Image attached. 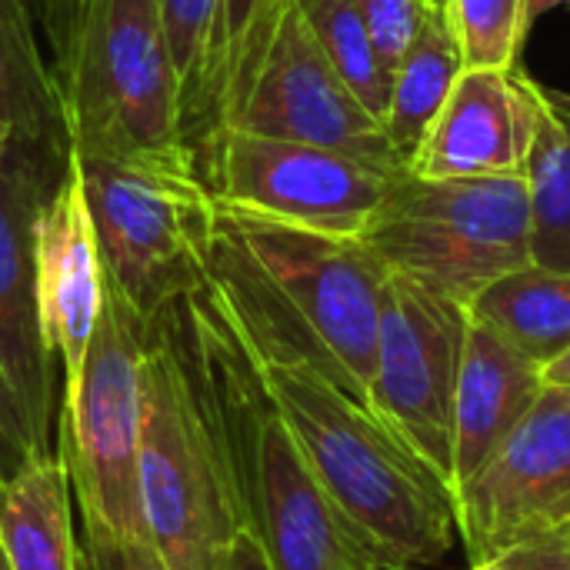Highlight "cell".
<instances>
[{"label": "cell", "instance_id": "31", "mask_svg": "<svg viewBox=\"0 0 570 570\" xmlns=\"http://www.w3.org/2000/svg\"><path fill=\"white\" fill-rule=\"evenodd\" d=\"M541 374H544V384H551V387H570V351H564L558 361L544 364Z\"/></svg>", "mask_w": 570, "mask_h": 570}, {"label": "cell", "instance_id": "14", "mask_svg": "<svg viewBox=\"0 0 570 570\" xmlns=\"http://www.w3.org/2000/svg\"><path fill=\"white\" fill-rule=\"evenodd\" d=\"M50 184L23 164H0V371L20 404L30 451H53L50 428L60 407L33 271V220Z\"/></svg>", "mask_w": 570, "mask_h": 570}, {"label": "cell", "instance_id": "12", "mask_svg": "<svg viewBox=\"0 0 570 570\" xmlns=\"http://www.w3.org/2000/svg\"><path fill=\"white\" fill-rule=\"evenodd\" d=\"M471 564L570 531V387H544L528 417L458 494Z\"/></svg>", "mask_w": 570, "mask_h": 570}, {"label": "cell", "instance_id": "30", "mask_svg": "<svg viewBox=\"0 0 570 570\" xmlns=\"http://www.w3.org/2000/svg\"><path fill=\"white\" fill-rule=\"evenodd\" d=\"M220 570H271L267 564V558H264V551H261V544L250 538V534H237V541L230 544V551H227V558H224V564Z\"/></svg>", "mask_w": 570, "mask_h": 570}, {"label": "cell", "instance_id": "6", "mask_svg": "<svg viewBox=\"0 0 570 570\" xmlns=\"http://www.w3.org/2000/svg\"><path fill=\"white\" fill-rule=\"evenodd\" d=\"M361 240L387 271L471 307L531 264L528 177L424 180L404 170Z\"/></svg>", "mask_w": 570, "mask_h": 570}, {"label": "cell", "instance_id": "9", "mask_svg": "<svg viewBox=\"0 0 570 570\" xmlns=\"http://www.w3.org/2000/svg\"><path fill=\"white\" fill-rule=\"evenodd\" d=\"M401 174L344 150L227 127L200 147V177L214 200L357 240Z\"/></svg>", "mask_w": 570, "mask_h": 570}, {"label": "cell", "instance_id": "19", "mask_svg": "<svg viewBox=\"0 0 570 570\" xmlns=\"http://www.w3.org/2000/svg\"><path fill=\"white\" fill-rule=\"evenodd\" d=\"M468 311L541 367L570 351V274L528 264L484 287Z\"/></svg>", "mask_w": 570, "mask_h": 570}, {"label": "cell", "instance_id": "25", "mask_svg": "<svg viewBox=\"0 0 570 570\" xmlns=\"http://www.w3.org/2000/svg\"><path fill=\"white\" fill-rule=\"evenodd\" d=\"M444 20L454 30L468 67H518L531 30L528 0H444Z\"/></svg>", "mask_w": 570, "mask_h": 570}, {"label": "cell", "instance_id": "26", "mask_svg": "<svg viewBox=\"0 0 570 570\" xmlns=\"http://www.w3.org/2000/svg\"><path fill=\"white\" fill-rule=\"evenodd\" d=\"M367 37L374 43V53L381 60V67L391 73L401 67L404 53L411 50V43L417 40L421 27L428 23V17L441 7L428 3V0H354Z\"/></svg>", "mask_w": 570, "mask_h": 570}, {"label": "cell", "instance_id": "22", "mask_svg": "<svg viewBox=\"0 0 570 570\" xmlns=\"http://www.w3.org/2000/svg\"><path fill=\"white\" fill-rule=\"evenodd\" d=\"M157 7H160V20L167 30L170 57L180 77L187 137L200 154V147L217 127L214 77H217L224 0H157Z\"/></svg>", "mask_w": 570, "mask_h": 570}, {"label": "cell", "instance_id": "2", "mask_svg": "<svg viewBox=\"0 0 570 570\" xmlns=\"http://www.w3.org/2000/svg\"><path fill=\"white\" fill-rule=\"evenodd\" d=\"M164 314L220 451L237 524L271 570H384L317 484L207 274Z\"/></svg>", "mask_w": 570, "mask_h": 570}, {"label": "cell", "instance_id": "1", "mask_svg": "<svg viewBox=\"0 0 570 570\" xmlns=\"http://www.w3.org/2000/svg\"><path fill=\"white\" fill-rule=\"evenodd\" d=\"M204 274L257 361L307 364L371 411L391 271L364 240L214 200Z\"/></svg>", "mask_w": 570, "mask_h": 570}, {"label": "cell", "instance_id": "11", "mask_svg": "<svg viewBox=\"0 0 570 570\" xmlns=\"http://www.w3.org/2000/svg\"><path fill=\"white\" fill-rule=\"evenodd\" d=\"M224 127L331 147L404 170L384 124L341 80L294 0L281 10L254 80L217 130Z\"/></svg>", "mask_w": 570, "mask_h": 570}, {"label": "cell", "instance_id": "32", "mask_svg": "<svg viewBox=\"0 0 570 570\" xmlns=\"http://www.w3.org/2000/svg\"><path fill=\"white\" fill-rule=\"evenodd\" d=\"M554 7H570V0H528V23H534L541 13H548Z\"/></svg>", "mask_w": 570, "mask_h": 570}, {"label": "cell", "instance_id": "36", "mask_svg": "<svg viewBox=\"0 0 570 570\" xmlns=\"http://www.w3.org/2000/svg\"><path fill=\"white\" fill-rule=\"evenodd\" d=\"M0 570H10V564H7V554H3V544H0Z\"/></svg>", "mask_w": 570, "mask_h": 570}, {"label": "cell", "instance_id": "16", "mask_svg": "<svg viewBox=\"0 0 570 570\" xmlns=\"http://www.w3.org/2000/svg\"><path fill=\"white\" fill-rule=\"evenodd\" d=\"M541 364L498 331L471 317L454 394V484L451 501L514 434L544 391Z\"/></svg>", "mask_w": 570, "mask_h": 570}, {"label": "cell", "instance_id": "7", "mask_svg": "<svg viewBox=\"0 0 570 570\" xmlns=\"http://www.w3.org/2000/svg\"><path fill=\"white\" fill-rule=\"evenodd\" d=\"M140 364L144 317L104 277L80 377L57 407V454L70 471L83 534L150 541L137 488Z\"/></svg>", "mask_w": 570, "mask_h": 570}, {"label": "cell", "instance_id": "5", "mask_svg": "<svg viewBox=\"0 0 570 570\" xmlns=\"http://www.w3.org/2000/svg\"><path fill=\"white\" fill-rule=\"evenodd\" d=\"M137 488L147 538L167 570H220L240 524L164 311L144 321Z\"/></svg>", "mask_w": 570, "mask_h": 570}, {"label": "cell", "instance_id": "28", "mask_svg": "<svg viewBox=\"0 0 570 570\" xmlns=\"http://www.w3.org/2000/svg\"><path fill=\"white\" fill-rule=\"evenodd\" d=\"M498 570H570V531L518 544L491 561Z\"/></svg>", "mask_w": 570, "mask_h": 570}, {"label": "cell", "instance_id": "27", "mask_svg": "<svg viewBox=\"0 0 570 570\" xmlns=\"http://www.w3.org/2000/svg\"><path fill=\"white\" fill-rule=\"evenodd\" d=\"M80 570H167L150 541H117L104 534H83Z\"/></svg>", "mask_w": 570, "mask_h": 570}, {"label": "cell", "instance_id": "13", "mask_svg": "<svg viewBox=\"0 0 570 570\" xmlns=\"http://www.w3.org/2000/svg\"><path fill=\"white\" fill-rule=\"evenodd\" d=\"M541 120L544 87L524 70L464 67L404 170L424 180L524 174Z\"/></svg>", "mask_w": 570, "mask_h": 570}, {"label": "cell", "instance_id": "23", "mask_svg": "<svg viewBox=\"0 0 570 570\" xmlns=\"http://www.w3.org/2000/svg\"><path fill=\"white\" fill-rule=\"evenodd\" d=\"M301 17L307 20L314 40L341 73V80L354 90V97L384 124L391 73L381 67L367 27L354 7V0H294Z\"/></svg>", "mask_w": 570, "mask_h": 570}, {"label": "cell", "instance_id": "3", "mask_svg": "<svg viewBox=\"0 0 570 570\" xmlns=\"http://www.w3.org/2000/svg\"><path fill=\"white\" fill-rule=\"evenodd\" d=\"M257 367L317 484L374 561L384 570L438 568L458 528L441 478L314 367L277 361Z\"/></svg>", "mask_w": 570, "mask_h": 570}, {"label": "cell", "instance_id": "17", "mask_svg": "<svg viewBox=\"0 0 570 570\" xmlns=\"http://www.w3.org/2000/svg\"><path fill=\"white\" fill-rule=\"evenodd\" d=\"M57 87L40 57L27 0H0V164L57 180L67 157Z\"/></svg>", "mask_w": 570, "mask_h": 570}, {"label": "cell", "instance_id": "35", "mask_svg": "<svg viewBox=\"0 0 570 570\" xmlns=\"http://www.w3.org/2000/svg\"><path fill=\"white\" fill-rule=\"evenodd\" d=\"M468 570H498V568H494L491 561H484V564H471V568H468Z\"/></svg>", "mask_w": 570, "mask_h": 570}, {"label": "cell", "instance_id": "24", "mask_svg": "<svg viewBox=\"0 0 570 570\" xmlns=\"http://www.w3.org/2000/svg\"><path fill=\"white\" fill-rule=\"evenodd\" d=\"M291 0H224L220 13V47H217V77H214V114L217 127L244 97L254 80L267 40L277 27L281 10ZM214 127V130H217ZM210 140V137H207Z\"/></svg>", "mask_w": 570, "mask_h": 570}, {"label": "cell", "instance_id": "29", "mask_svg": "<svg viewBox=\"0 0 570 570\" xmlns=\"http://www.w3.org/2000/svg\"><path fill=\"white\" fill-rule=\"evenodd\" d=\"M0 448L10 451L17 461L30 451L27 428H23V414H20V404L13 397V391L7 387L3 371H0Z\"/></svg>", "mask_w": 570, "mask_h": 570}, {"label": "cell", "instance_id": "15", "mask_svg": "<svg viewBox=\"0 0 570 570\" xmlns=\"http://www.w3.org/2000/svg\"><path fill=\"white\" fill-rule=\"evenodd\" d=\"M37 311L50 357L60 367V397L77 384L83 354L100 311V250L83 197L77 154L67 150L63 167L43 194L33 220Z\"/></svg>", "mask_w": 570, "mask_h": 570}, {"label": "cell", "instance_id": "33", "mask_svg": "<svg viewBox=\"0 0 570 570\" xmlns=\"http://www.w3.org/2000/svg\"><path fill=\"white\" fill-rule=\"evenodd\" d=\"M27 7H30V13H33V17H40V20H43V13H47L50 0H27Z\"/></svg>", "mask_w": 570, "mask_h": 570}, {"label": "cell", "instance_id": "10", "mask_svg": "<svg viewBox=\"0 0 570 570\" xmlns=\"http://www.w3.org/2000/svg\"><path fill=\"white\" fill-rule=\"evenodd\" d=\"M471 311L404 274H387L371 414L451 494L454 484V394ZM454 504V501H451Z\"/></svg>", "mask_w": 570, "mask_h": 570}, {"label": "cell", "instance_id": "4", "mask_svg": "<svg viewBox=\"0 0 570 570\" xmlns=\"http://www.w3.org/2000/svg\"><path fill=\"white\" fill-rule=\"evenodd\" d=\"M43 20L70 150L200 167L157 0H50Z\"/></svg>", "mask_w": 570, "mask_h": 570}, {"label": "cell", "instance_id": "21", "mask_svg": "<svg viewBox=\"0 0 570 570\" xmlns=\"http://www.w3.org/2000/svg\"><path fill=\"white\" fill-rule=\"evenodd\" d=\"M531 264L570 274V120L544 90V120L528 160Z\"/></svg>", "mask_w": 570, "mask_h": 570}, {"label": "cell", "instance_id": "18", "mask_svg": "<svg viewBox=\"0 0 570 570\" xmlns=\"http://www.w3.org/2000/svg\"><path fill=\"white\" fill-rule=\"evenodd\" d=\"M0 544L10 570H80L70 471L60 454L30 451L0 474Z\"/></svg>", "mask_w": 570, "mask_h": 570}, {"label": "cell", "instance_id": "34", "mask_svg": "<svg viewBox=\"0 0 570 570\" xmlns=\"http://www.w3.org/2000/svg\"><path fill=\"white\" fill-rule=\"evenodd\" d=\"M554 100L561 104V110L568 114V120H570V97H564V94H558V90H554Z\"/></svg>", "mask_w": 570, "mask_h": 570}, {"label": "cell", "instance_id": "8", "mask_svg": "<svg viewBox=\"0 0 570 570\" xmlns=\"http://www.w3.org/2000/svg\"><path fill=\"white\" fill-rule=\"evenodd\" d=\"M77 154V150H73ZM104 277L147 321L204 281L210 190L200 167L80 157Z\"/></svg>", "mask_w": 570, "mask_h": 570}, {"label": "cell", "instance_id": "20", "mask_svg": "<svg viewBox=\"0 0 570 570\" xmlns=\"http://www.w3.org/2000/svg\"><path fill=\"white\" fill-rule=\"evenodd\" d=\"M464 67L468 63L461 43L448 27L444 10H434L421 27L417 40L411 43V50L404 53L401 67L394 70L387 110H384V134L394 154L401 157V164H407V157L431 130L434 117L441 114Z\"/></svg>", "mask_w": 570, "mask_h": 570}, {"label": "cell", "instance_id": "37", "mask_svg": "<svg viewBox=\"0 0 570 570\" xmlns=\"http://www.w3.org/2000/svg\"><path fill=\"white\" fill-rule=\"evenodd\" d=\"M428 3H434V7H441V10H444V0H428Z\"/></svg>", "mask_w": 570, "mask_h": 570}]
</instances>
